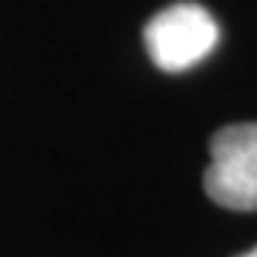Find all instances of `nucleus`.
I'll list each match as a JSON object with an SVG mask.
<instances>
[{"label": "nucleus", "mask_w": 257, "mask_h": 257, "mask_svg": "<svg viewBox=\"0 0 257 257\" xmlns=\"http://www.w3.org/2000/svg\"><path fill=\"white\" fill-rule=\"evenodd\" d=\"M240 257H257V246L251 248V251H246V254H240Z\"/></svg>", "instance_id": "3"}, {"label": "nucleus", "mask_w": 257, "mask_h": 257, "mask_svg": "<svg viewBox=\"0 0 257 257\" xmlns=\"http://www.w3.org/2000/svg\"><path fill=\"white\" fill-rule=\"evenodd\" d=\"M203 189L223 209L257 211V123H231L211 138Z\"/></svg>", "instance_id": "2"}, {"label": "nucleus", "mask_w": 257, "mask_h": 257, "mask_svg": "<svg viewBox=\"0 0 257 257\" xmlns=\"http://www.w3.org/2000/svg\"><path fill=\"white\" fill-rule=\"evenodd\" d=\"M143 40L157 69L186 72L214 52V46L220 43V26L200 3L180 0L149 20Z\"/></svg>", "instance_id": "1"}]
</instances>
